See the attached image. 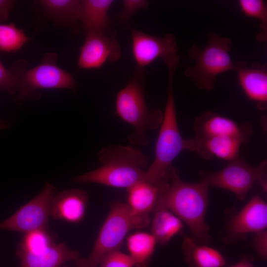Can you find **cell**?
<instances>
[{"instance_id":"34","label":"cell","mask_w":267,"mask_h":267,"mask_svg":"<svg viewBox=\"0 0 267 267\" xmlns=\"http://www.w3.org/2000/svg\"><path fill=\"white\" fill-rule=\"evenodd\" d=\"M61 267H68V266H62Z\"/></svg>"},{"instance_id":"22","label":"cell","mask_w":267,"mask_h":267,"mask_svg":"<svg viewBox=\"0 0 267 267\" xmlns=\"http://www.w3.org/2000/svg\"><path fill=\"white\" fill-rule=\"evenodd\" d=\"M126 242L129 255L134 267H147L157 243L153 235L137 231L128 236Z\"/></svg>"},{"instance_id":"27","label":"cell","mask_w":267,"mask_h":267,"mask_svg":"<svg viewBox=\"0 0 267 267\" xmlns=\"http://www.w3.org/2000/svg\"><path fill=\"white\" fill-rule=\"evenodd\" d=\"M149 3L146 0H124L121 11L118 14L121 23L126 25L131 17L138 11L148 8Z\"/></svg>"},{"instance_id":"26","label":"cell","mask_w":267,"mask_h":267,"mask_svg":"<svg viewBox=\"0 0 267 267\" xmlns=\"http://www.w3.org/2000/svg\"><path fill=\"white\" fill-rule=\"evenodd\" d=\"M29 40L24 31L14 24H0V50L15 52Z\"/></svg>"},{"instance_id":"13","label":"cell","mask_w":267,"mask_h":267,"mask_svg":"<svg viewBox=\"0 0 267 267\" xmlns=\"http://www.w3.org/2000/svg\"><path fill=\"white\" fill-rule=\"evenodd\" d=\"M194 130L196 138L225 135L242 139L245 142L253 133L249 122H245L239 125L230 118L210 111L195 118Z\"/></svg>"},{"instance_id":"33","label":"cell","mask_w":267,"mask_h":267,"mask_svg":"<svg viewBox=\"0 0 267 267\" xmlns=\"http://www.w3.org/2000/svg\"><path fill=\"white\" fill-rule=\"evenodd\" d=\"M9 127V124L7 122L0 119V130H4Z\"/></svg>"},{"instance_id":"11","label":"cell","mask_w":267,"mask_h":267,"mask_svg":"<svg viewBox=\"0 0 267 267\" xmlns=\"http://www.w3.org/2000/svg\"><path fill=\"white\" fill-rule=\"evenodd\" d=\"M122 55L118 41L108 34L86 33L78 61L79 69H92L102 66L107 62H115Z\"/></svg>"},{"instance_id":"25","label":"cell","mask_w":267,"mask_h":267,"mask_svg":"<svg viewBox=\"0 0 267 267\" xmlns=\"http://www.w3.org/2000/svg\"><path fill=\"white\" fill-rule=\"evenodd\" d=\"M239 6L241 12L246 16L254 18L260 21L259 33L256 40L265 42L267 40V6L263 0H240Z\"/></svg>"},{"instance_id":"23","label":"cell","mask_w":267,"mask_h":267,"mask_svg":"<svg viewBox=\"0 0 267 267\" xmlns=\"http://www.w3.org/2000/svg\"><path fill=\"white\" fill-rule=\"evenodd\" d=\"M39 2L49 16L58 22L72 24L79 21L81 0H42Z\"/></svg>"},{"instance_id":"18","label":"cell","mask_w":267,"mask_h":267,"mask_svg":"<svg viewBox=\"0 0 267 267\" xmlns=\"http://www.w3.org/2000/svg\"><path fill=\"white\" fill-rule=\"evenodd\" d=\"M193 151L201 157L210 160L217 157L226 161H232L238 157L242 144L245 142L242 139L225 135L206 138H192Z\"/></svg>"},{"instance_id":"9","label":"cell","mask_w":267,"mask_h":267,"mask_svg":"<svg viewBox=\"0 0 267 267\" xmlns=\"http://www.w3.org/2000/svg\"><path fill=\"white\" fill-rule=\"evenodd\" d=\"M55 190L54 185L46 182L42 190L36 196L0 223V231L25 233L37 229L48 228L50 205Z\"/></svg>"},{"instance_id":"29","label":"cell","mask_w":267,"mask_h":267,"mask_svg":"<svg viewBox=\"0 0 267 267\" xmlns=\"http://www.w3.org/2000/svg\"><path fill=\"white\" fill-rule=\"evenodd\" d=\"M97 267H134V265L129 254L118 250L104 258Z\"/></svg>"},{"instance_id":"32","label":"cell","mask_w":267,"mask_h":267,"mask_svg":"<svg viewBox=\"0 0 267 267\" xmlns=\"http://www.w3.org/2000/svg\"><path fill=\"white\" fill-rule=\"evenodd\" d=\"M231 267H254L252 260L249 258H243Z\"/></svg>"},{"instance_id":"10","label":"cell","mask_w":267,"mask_h":267,"mask_svg":"<svg viewBox=\"0 0 267 267\" xmlns=\"http://www.w3.org/2000/svg\"><path fill=\"white\" fill-rule=\"evenodd\" d=\"M131 38L132 52L138 68L142 69L158 58L163 59L177 54L178 50L176 38L172 33L156 37L133 30Z\"/></svg>"},{"instance_id":"4","label":"cell","mask_w":267,"mask_h":267,"mask_svg":"<svg viewBox=\"0 0 267 267\" xmlns=\"http://www.w3.org/2000/svg\"><path fill=\"white\" fill-rule=\"evenodd\" d=\"M141 69L137 68L134 76L117 93L115 110L117 115L134 128L128 136V141L133 145L146 146L149 142L147 131L160 127L163 113L148 107Z\"/></svg>"},{"instance_id":"5","label":"cell","mask_w":267,"mask_h":267,"mask_svg":"<svg viewBox=\"0 0 267 267\" xmlns=\"http://www.w3.org/2000/svg\"><path fill=\"white\" fill-rule=\"evenodd\" d=\"M206 36L204 47L196 44L190 47L188 57L194 64L185 69L184 74L199 89L211 91L215 88L218 76L235 71L236 62L230 54L232 44L230 38L211 31Z\"/></svg>"},{"instance_id":"1","label":"cell","mask_w":267,"mask_h":267,"mask_svg":"<svg viewBox=\"0 0 267 267\" xmlns=\"http://www.w3.org/2000/svg\"><path fill=\"white\" fill-rule=\"evenodd\" d=\"M167 175V179L162 185L154 211L169 210L188 226L199 241L209 243L212 238L205 221L209 187L202 181H183L178 170L173 165Z\"/></svg>"},{"instance_id":"17","label":"cell","mask_w":267,"mask_h":267,"mask_svg":"<svg viewBox=\"0 0 267 267\" xmlns=\"http://www.w3.org/2000/svg\"><path fill=\"white\" fill-rule=\"evenodd\" d=\"M20 261L19 267H61L67 262H76L80 257L78 251L68 247L64 243H54L37 252L15 251Z\"/></svg>"},{"instance_id":"21","label":"cell","mask_w":267,"mask_h":267,"mask_svg":"<svg viewBox=\"0 0 267 267\" xmlns=\"http://www.w3.org/2000/svg\"><path fill=\"white\" fill-rule=\"evenodd\" d=\"M151 222V233L157 243L168 244L183 227V222L175 214L166 209L154 211Z\"/></svg>"},{"instance_id":"28","label":"cell","mask_w":267,"mask_h":267,"mask_svg":"<svg viewBox=\"0 0 267 267\" xmlns=\"http://www.w3.org/2000/svg\"><path fill=\"white\" fill-rule=\"evenodd\" d=\"M19 79L11 70L6 68L0 60V90L14 94L18 91Z\"/></svg>"},{"instance_id":"2","label":"cell","mask_w":267,"mask_h":267,"mask_svg":"<svg viewBox=\"0 0 267 267\" xmlns=\"http://www.w3.org/2000/svg\"><path fill=\"white\" fill-rule=\"evenodd\" d=\"M179 61L178 55L164 61L168 70L167 99L157 139L155 158L147 168L144 180L159 184L167 178V172L174 159L184 150L192 151V138L182 137L178 127L174 96V78Z\"/></svg>"},{"instance_id":"31","label":"cell","mask_w":267,"mask_h":267,"mask_svg":"<svg viewBox=\"0 0 267 267\" xmlns=\"http://www.w3.org/2000/svg\"><path fill=\"white\" fill-rule=\"evenodd\" d=\"M15 1L0 0V22L6 21L14 6Z\"/></svg>"},{"instance_id":"14","label":"cell","mask_w":267,"mask_h":267,"mask_svg":"<svg viewBox=\"0 0 267 267\" xmlns=\"http://www.w3.org/2000/svg\"><path fill=\"white\" fill-rule=\"evenodd\" d=\"M267 204L256 195L230 220L227 233L232 238H239L247 234H255L267 230Z\"/></svg>"},{"instance_id":"3","label":"cell","mask_w":267,"mask_h":267,"mask_svg":"<svg viewBox=\"0 0 267 267\" xmlns=\"http://www.w3.org/2000/svg\"><path fill=\"white\" fill-rule=\"evenodd\" d=\"M98 156L100 167L73 178L71 180L127 189L144 180L148 159L138 148L133 146L112 144L101 149Z\"/></svg>"},{"instance_id":"15","label":"cell","mask_w":267,"mask_h":267,"mask_svg":"<svg viewBox=\"0 0 267 267\" xmlns=\"http://www.w3.org/2000/svg\"><path fill=\"white\" fill-rule=\"evenodd\" d=\"M235 62V71L242 90L259 109L265 110L267 105V66L258 62L248 65L244 61Z\"/></svg>"},{"instance_id":"24","label":"cell","mask_w":267,"mask_h":267,"mask_svg":"<svg viewBox=\"0 0 267 267\" xmlns=\"http://www.w3.org/2000/svg\"><path fill=\"white\" fill-rule=\"evenodd\" d=\"M56 238V234L50 231L48 228L31 231L24 233L15 251L37 253L55 243Z\"/></svg>"},{"instance_id":"30","label":"cell","mask_w":267,"mask_h":267,"mask_svg":"<svg viewBox=\"0 0 267 267\" xmlns=\"http://www.w3.org/2000/svg\"><path fill=\"white\" fill-rule=\"evenodd\" d=\"M253 246L258 254L263 259L267 257V231L263 230L255 234Z\"/></svg>"},{"instance_id":"7","label":"cell","mask_w":267,"mask_h":267,"mask_svg":"<svg viewBox=\"0 0 267 267\" xmlns=\"http://www.w3.org/2000/svg\"><path fill=\"white\" fill-rule=\"evenodd\" d=\"M267 161L253 166L237 157L222 170L215 172L201 170V181L209 187L228 190L237 198L244 200L255 183L267 191Z\"/></svg>"},{"instance_id":"16","label":"cell","mask_w":267,"mask_h":267,"mask_svg":"<svg viewBox=\"0 0 267 267\" xmlns=\"http://www.w3.org/2000/svg\"><path fill=\"white\" fill-rule=\"evenodd\" d=\"M89 200L87 191L70 189L53 196L50 205V217L55 220L78 223L85 218Z\"/></svg>"},{"instance_id":"12","label":"cell","mask_w":267,"mask_h":267,"mask_svg":"<svg viewBox=\"0 0 267 267\" xmlns=\"http://www.w3.org/2000/svg\"><path fill=\"white\" fill-rule=\"evenodd\" d=\"M165 182L155 184L142 180L127 189L128 201L126 204L134 229L144 228L149 224L150 214L154 212Z\"/></svg>"},{"instance_id":"8","label":"cell","mask_w":267,"mask_h":267,"mask_svg":"<svg viewBox=\"0 0 267 267\" xmlns=\"http://www.w3.org/2000/svg\"><path fill=\"white\" fill-rule=\"evenodd\" d=\"M134 229L126 203L118 202L111 207L89 256L80 258L76 267H97L108 254L119 250L128 232Z\"/></svg>"},{"instance_id":"20","label":"cell","mask_w":267,"mask_h":267,"mask_svg":"<svg viewBox=\"0 0 267 267\" xmlns=\"http://www.w3.org/2000/svg\"><path fill=\"white\" fill-rule=\"evenodd\" d=\"M181 247L189 267H223L226 264L218 250L206 244H198L195 239L185 236Z\"/></svg>"},{"instance_id":"19","label":"cell","mask_w":267,"mask_h":267,"mask_svg":"<svg viewBox=\"0 0 267 267\" xmlns=\"http://www.w3.org/2000/svg\"><path fill=\"white\" fill-rule=\"evenodd\" d=\"M113 3L112 0H81L79 21L86 33L108 34L110 23L108 12Z\"/></svg>"},{"instance_id":"6","label":"cell","mask_w":267,"mask_h":267,"mask_svg":"<svg viewBox=\"0 0 267 267\" xmlns=\"http://www.w3.org/2000/svg\"><path fill=\"white\" fill-rule=\"evenodd\" d=\"M57 59L55 53H47L41 64L26 70L20 69L17 62L14 64L11 70L19 79L17 101L38 99L37 90L40 89H65L76 93V81L71 74L57 65Z\"/></svg>"}]
</instances>
